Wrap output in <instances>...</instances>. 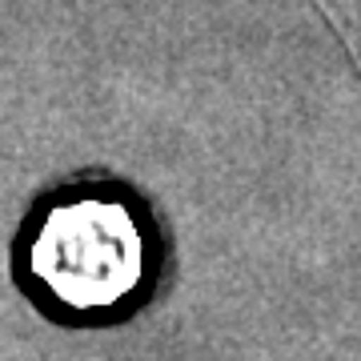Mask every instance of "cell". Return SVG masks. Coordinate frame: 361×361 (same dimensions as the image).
<instances>
[{"label":"cell","instance_id":"cell-1","mask_svg":"<svg viewBox=\"0 0 361 361\" xmlns=\"http://www.w3.org/2000/svg\"><path fill=\"white\" fill-rule=\"evenodd\" d=\"M28 265L61 305L109 310L141 285L145 233L133 209L113 197H73L40 217Z\"/></svg>","mask_w":361,"mask_h":361},{"label":"cell","instance_id":"cell-2","mask_svg":"<svg viewBox=\"0 0 361 361\" xmlns=\"http://www.w3.org/2000/svg\"><path fill=\"white\" fill-rule=\"evenodd\" d=\"M334 25L341 28V37L349 40V49H353V56H357V68H361V28H349L345 20H337V16H334Z\"/></svg>","mask_w":361,"mask_h":361}]
</instances>
